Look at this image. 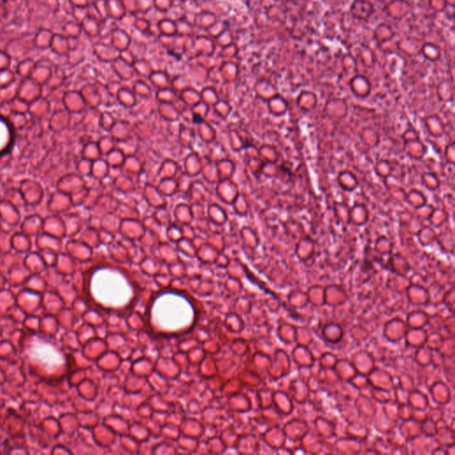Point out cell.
<instances>
[{"label":"cell","mask_w":455,"mask_h":455,"mask_svg":"<svg viewBox=\"0 0 455 455\" xmlns=\"http://www.w3.org/2000/svg\"><path fill=\"white\" fill-rule=\"evenodd\" d=\"M198 307L189 295L176 290L159 292L152 297L146 312L150 332L158 337L183 336L194 327Z\"/></svg>","instance_id":"6da1fadb"},{"label":"cell","mask_w":455,"mask_h":455,"mask_svg":"<svg viewBox=\"0 0 455 455\" xmlns=\"http://www.w3.org/2000/svg\"><path fill=\"white\" fill-rule=\"evenodd\" d=\"M30 353L33 358L48 369H54L63 363L62 355L59 352L46 343L35 342L30 349Z\"/></svg>","instance_id":"3957f363"},{"label":"cell","mask_w":455,"mask_h":455,"mask_svg":"<svg viewBox=\"0 0 455 455\" xmlns=\"http://www.w3.org/2000/svg\"><path fill=\"white\" fill-rule=\"evenodd\" d=\"M10 141V130L7 124L0 119V152L7 149Z\"/></svg>","instance_id":"277c9868"},{"label":"cell","mask_w":455,"mask_h":455,"mask_svg":"<svg viewBox=\"0 0 455 455\" xmlns=\"http://www.w3.org/2000/svg\"><path fill=\"white\" fill-rule=\"evenodd\" d=\"M125 278L108 274L93 277L89 288L93 300L108 312H128L137 301L138 288Z\"/></svg>","instance_id":"7a4b0ae2"}]
</instances>
